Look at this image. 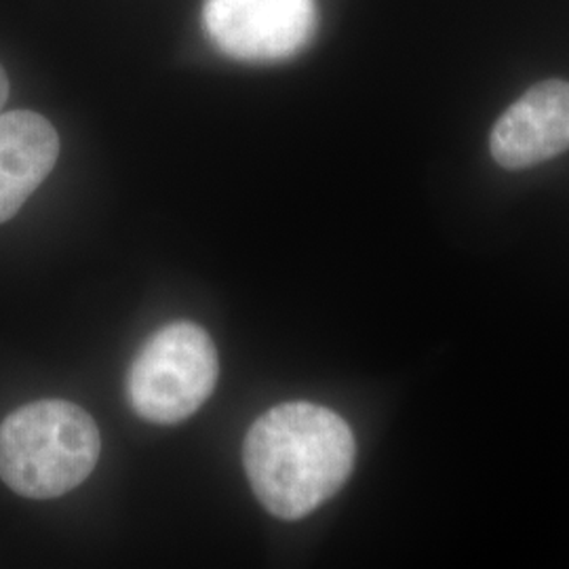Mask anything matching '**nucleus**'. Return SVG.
<instances>
[{
  "mask_svg": "<svg viewBox=\"0 0 569 569\" xmlns=\"http://www.w3.org/2000/svg\"><path fill=\"white\" fill-rule=\"evenodd\" d=\"M569 150V82L550 79L528 89L489 136L493 161L517 171Z\"/></svg>",
  "mask_w": 569,
  "mask_h": 569,
  "instance_id": "obj_5",
  "label": "nucleus"
},
{
  "mask_svg": "<svg viewBox=\"0 0 569 569\" xmlns=\"http://www.w3.org/2000/svg\"><path fill=\"white\" fill-rule=\"evenodd\" d=\"M60 157V136L39 112L0 114V224L16 218Z\"/></svg>",
  "mask_w": 569,
  "mask_h": 569,
  "instance_id": "obj_6",
  "label": "nucleus"
},
{
  "mask_svg": "<svg viewBox=\"0 0 569 569\" xmlns=\"http://www.w3.org/2000/svg\"><path fill=\"white\" fill-rule=\"evenodd\" d=\"M209 41L239 61H281L305 51L317 32L315 0H204Z\"/></svg>",
  "mask_w": 569,
  "mask_h": 569,
  "instance_id": "obj_4",
  "label": "nucleus"
},
{
  "mask_svg": "<svg viewBox=\"0 0 569 569\" xmlns=\"http://www.w3.org/2000/svg\"><path fill=\"white\" fill-rule=\"evenodd\" d=\"M100 451V430L82 407L42 399L2 420L0 479L23 498H60L93 472Z\"/></svg>",
  "mask_w": 569,
  "mask_h": 569,
  "instance_id": "obj_2",
  "label": "nucleus"
},
{
  "mask_svg": "<svg viewBox=\"0 0 569 569\" xmlns=\"http://www.w3.org/2000/svg\"><path fill=\"white\" fill-rule=\"evenodd\" d=\"M357 458L355 435L327 407L293 401L262 413L244 437L249 486L270 515L300 521L345 488Z\"/></svg>",
  "mask_w": 569,
  "mask_h": 569,
  "instance_id": "obj_1",
  "label": "nucleus"
},
{
  "mask_svg": "<svg viewBox=\"0 0 569 569\" xmlns=\"http://www.w3.org/2000/svg\"><path fill=\"white\" fill-rule=\"evenodd\" d=\"M7 100H9V79H7L4 68L0 66V110L4 108Z\"/></svg>",
  "mask_w": 569,
  "mask_h": 569,
  "instance_id": "obj_7",
  "label": "nucleus"
},
{
  "mask_svg": "<svg viewBox=\"0 0 569 569\" xmlns=\"http://www.w3.org/2000/svg\"><path fill=\"white\" fill-rule=\"evenodd\" d=\"M220 373L218 350L203 327L176 321L157 329L127 373V399L152 425H178L211 397Z\"/></svg>",
  "mask_w": 569,
  "mask_h": 569,
  "instance_id": "obj_3",
  "label": "nucleus"
}]
</instances>
